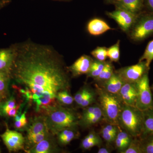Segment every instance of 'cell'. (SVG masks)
Wrapping results in <instances>:
<instances>
[{
    "mask_svg": "<svg viewBox=\"0 0 153 153\" xmlns=\"http://www.w3.org/2000/svg\"><path fill=\"white\" fill-rule=\"evenodd\" d=\"M118 95L123 104L136 106L137 98L136 82H125Z\"/></svg>",
    "mask_w": 153,
    "mask_h": 153,
    "instance_id": "7c38bea8",
    "label": "cell"
},
{
    "mask_svg": "<svg viewBox=\"0 0 153 153\" xmlns=\"http://www.w3.org/2000/svg\"><path fill=\"white\" fill-rule=\"evenodd\" d=\"M50 133H51L49 131H46L42 132L36 134L27 135V140L29 146H31L32 147H33L44 140Z\"/></svg>",
    "mask_w": 153,
    "mask_h": 153,
    "instance_id": "f546056e",
    "label": "cell"
},
{
    "mask_svg": "<svg viewBox=\"0 0 153 153\" xmlns=\"http://www.w3.org/2000/svg\"><path fill=\"white\" fill-rule=\"evenodd\" d=\"M111 29L106 22L99 19H92L87 25L88 31L92 36H100Z\"/></svg>",
    "mask_w": 153,
    "mask_h": 153,
    "instance_id": "2e32d148",
    "label": "cell"
},
{
    "mask_svg": "<svg viewBox=\"0 0 153 153\" xmlns=\"http://www.w3.org/2000/svg\"><path fill=\"white\" fill-rule=\"evenodd\" d=\"M83 108L80 116L79 126L85 128H89L105 121L103 111L98 102Z\"/></svg>",
    "mask_w": 153,
    "mask_h": 153,
    "instance_id": "52a82bcc",
    "label": "cell"
},
{
    "mask_svg": "<svg viewBox=\"0 0 153 153\" xmlns=\"http://www.w3.org/2000/svg\"><path fill=\"white\" fill-rule=\"evenodd\" d=\"M117 134V133H111L109 131L105 125L102 127L100 132L102 138L109 145L114 143Z\"/></svg>",
    "mask_w": 153,
    "mask_h": 153,
    "instance_id": "1f68e13d",
    "label": "cell"
},
{
    "mask_svg": "<svg viewBox=\"0 0 153 153\" xmlns=\"http://www.w3.org/2000/svg\"><path fill=\"white\" fill-rule=\"evenodd\" d=\"M46 131H49V130L47 127L45 116H41L35 118L29 126L27 130V135L36 134Z\"/></svg>",
    "mask_w": 153,
    "mask_h": 153,
    "instance_id": "ac0fdd59",
    "label": "cell"
},
{
    "mask_svg": "<svg viewBox=\"0 0 153 153\" xmlns=\"http://www.w3.org/2000/svg\"><path fill=\"white\" fill-rule=\"evenodd\" d=\"M120 44V41L118 40L115 44L107 49V56L111 62H117L119 60Z\"/></svg>",
    "mask_w": 153,
    "mask_h": 153,
    "instance_id": "83f0119b",
    "label": "cell"
},
{
    "mask_svg": "<svg viewBox=\"0 0 153 153\" xmlns=\"http://www.w3.org/2000/svg\"><path fill=\"white\" fill-rule=\"evenodd\" d=\"M114 72L112 64L110 62L107 61L101 73L94 79L97 83V84L100 85L110 79L114 74Z\"/></svg>",
    "mask_w": 153,
    "mask_h": 153,
    "instance_id": "7402d4cb",
    "label": "cell"
},
{
    "mask_svg": "<svg viewBox=\"0 0 153 153\" xmlns=\"http://www.w3.org/2000/svg\"><path fill=\"white\" fill-rule=\"evenodd\" d=\"M118 126L133 137H140L143 131V112L136 106L123 104Z\"/></svg>",
    "mask_w": 153,
    "mask_h": 153,
    "instance_id": "3957f363",
    "label": "cell"
},
{
    "mask_svg": "<svg viewBox=\"0 0 153 153\" xmlns=\"http://www.w3.org/2000/svg\"><path fill=\"white\" fill-rule=\"evenodd\" d=\"M146 4L149 8L153 11V0H146Z\"/></svg>",
    "mask_w": 153,
    "mask_h": 153,
    "instance_id": "ab89813d",
    "label": "cell"
},
{
    "mask_svg": "<svg viewBox=\"0 0 153 153\" xmlns=\"http://www.w3.org/2000/svg\"><path fill=\"white\" fill-rule=\"evenodd\" d=\"M16 44L11 79L20 86L16 87L20 93L36 106V111L45 114L60 105L57 100L59 92L70 90L67 67L51 46L30 40Z\"/></svg>",
    "mask_w": 153,
    "mask_h": 153,
    "instance_id": "6da1fadb",
    "label": "cell"
},
{
    "mask_svg": "<svg viewBox=\"0 0 153 153\" xmlns=\"http://www.w3.org/2000/svg\"><path fill=\"white\" fill-rule=\"evenodd\" d=\"M21 107V103H19L17 106L9 111L5 116L9 117H15L19 113V111Z\"/></svg>",
    "mask_w": 153,
    "mask_h": 153,
    "instance_id": "8d00e7d4",
    "label": "cell"
},
{
    "mask_svg": "<svg viewBox=\"0 0 153 153\" xmlns=\"http://www.w3.org/2000/svg\"><path fill=\"white\" fill-rule=\"evenodd\" d=\"M45 114L47 127L53 135L65 129L76 128L81 116L74 110L61 105L49 110Z\"/></svg>",
    "mask_w": 153,
    "mask_h": 153,
    "instance_id": "7a4b0ae2",
    "label": "cell"
},
{
    "mask_svg": "<svg viewBox=\"0 0 153 153\" xmlns=\"http://www.w3.org/2000/svg\"><path fill=\"white\" fill-rule=\"evenodd\" d=\"M107 15L115 21L124 32L131 30L139 16L126 10L117 8L115 11L108 12Z\"/></svg>",
    "mask_w": 153,
    "mask_h": 153,
    "instance_id": "9c48e42d",
    "label": "cell"
},
{
    "mask_svg": "<svg viewBox=\"0 0 153 153\" xmlns=\"http://www.w3.org/2000/svg\"><path fill=\"white\" fill-rule=\"evenodd\" d=\"M93 60L90 56L87 55H82L71 66L67 67V69L74 76L87 74L89 72Z\"/></svg>",
    "mask_w": 153,
    "mask_h": 153,
    "instance_id": "4fadbf2b",
    "label": "cell"
},
{
    "mask_svg": "<svg viewBox=\"0 0 153 153\" xmlns=\"http://www.w3.org/2000/svg\"><path fill=\"white\" fill-rule=\"evenodd\" d=\"M18 104H17L16 100L13 97H10L6 101L2 102L0 104V111L1 114L5 115L9 111L16 107Z\"/></svg>",
    "mask_w": 153,
    "mask_h": 153,
    "instance_id": "d6a6232c",
    "label": "cell"
},
{
    "mask_svg": "<svg viewBox=\"0 0 153 153\" xmlns=\"http://www.w3.org/2000/svg\"><path fill=\"white\" fill-rule=\"evenodd\" d=\"M118 8L123 9L133 13L138 14L141 10L143 0H116Z\"/></svg>",
    "mask_w": 153,
    "mask_h": 153,
    "instance_id": "d6986e66",
    "label": "cell"
},
{
    "mask_svg": "<svg viewBox=\"0 0 153 153\" xmlns=\"http://www.w3.org/2000/svg\"><path fill=\"white\" fill-rule=\"evenodd\" d=\"M143 112L144 114L143 131L141 137L153 134V107Z\"/></svg>",
    "mask_w": 153,
    "mask_h": 153,
    "instance_id": "44dd1931",
    "label": "cell"
},
{
    "mask_svg": "<svg viewBox=\"0 0 153 153\" xmlns=\"http://www.w3.org/2000/svg\"><path fill=\"white\" fill-rule=\"evenodd\" d=\"M16 44L0 49V71L10 73V70L16 54Z\"/></svg>",
    "mask_w": 153,
    "mask_h": 153,
    "instance_id": "8fae6325",
    "label": "cell"
},
{
    "mask_svg": "<svg viewBox=\"0 0 153 153\" xmlns=\"http://www.w3.org/2000/svg\"><path fill=\"white\" fill-rule=\"evenodd\" d=\"M52 134H49L44 140L27 151V152L50 153L57 152V145Z\"/></svg>",
    "mask_w": 153,
    "mask_h": 153,
    "instance_id": "5bb4252c",
    "label": "cell"
},
{
    "mask_svg": "<svg viewBox=\"0 0 153 153\" xmlns=\"http://www.w3.org/2000/svg\"><path fill=\"white\" fill-rule=\"evenodd\" d=\"M4 100V99L3 98V97L0 94V104L2 102V101Z\"/></svg>",
    "mask_w": 153,
    "mask_h": 153,
    "instance_id": "60d3db41",
    "label": "cell"
},
{
    "mask_svg": "<svg viewBox=\"0 0 153 153\" xmlns=\"http://www.w3.org/2000/svg\"><path fill=\"white\" fill-rule=\"evenodd\" d=\"M124 83L120 76L114 72L110 79L102 84L98 85L107 92L118 95Z\"/></svg>",
    "mask_w": 153,
    "mask_h": 153,
    "instance_id": "9a60e30c",
    "label": "cell"
},
{
    "mask_svg": "<svg viewBox=\"0 0 153 153\" xmlns=\"http://www.w3.org/2000/svg\"><path fill=\"white\" fill-rule=\"evenodd\" d=\"M91 54L96 60L105 61L107 58V48L105 47H97L91 52Z\"/></svg>",
    "mask_w": 153,
    "mask_h": 153,
    "instance_id": "836d02e7",
    "label": "cell"
},
{
    "mask_svg": "<svg viewBox=\"0 0 153 153\" xmlns=\"http://www.w3.org/2000/svg\"><path fill=\"white\" fill-rule=\"evenodd\" d=\"M95 86L97 102L103 111L105 121L118 126L119 116L123 103L118 95L107 92L97 84Z\"/></svg>",
    "mask_w": 153,
    "mask_h": 153,
    "instance_id": "277c9868",
    "label": "cell"
},
{
    "mask_svg": "<svg viewBox=\"0 0 153 153\" xmlns=\"http://www.w3.org/2000/svg\"><path fill=\"white\" fill-rule=\"evenodd\" d=\"M26 111L22 114V116L18 120H15L14 126L17 129H22L27 127L28 121L26 116Z\"/></svg>",
    "mask_w": 153,
    "mask_h": 153,
    "instance_id": "e575fe53",
    "label": "cell"
},
{
    "mask_svg": "<svg viewBox=\"0 0 153 153\" xmlns=\"http://www.w3.org/2000/svg\"><path fill=\"white\" fill-rule=\"evenodd\" d=\"M88 87V86H86V85L83 86L75 94V95L74 97V101L78 105H80L82 99L87 91Z\"/></svg>",
    "mask_w": 153,
    "mask_h": 153,
    "instance_id": "d590c367",
    "label": "cell"
},
{
    "mask_svg": "<svg viewBox=\"0 0 153 153\" xmlns=\"http://www.w3.org/2000/svg\"><path fill=\"white\" fill-rule=\"evenodd\" d=\"M149 69L144 61H139L136 64L123 67L115 72L125 82H135L147 73Z\"/></svg>",
    "mask_w": 153,
    "mask_h": 153,
    "instance_id": "ba28073f",
    "label": "cell"
},
{
    "mask_svg": "<svg viewBox=\"0 0 153 153\" xmlns=\"http://www.w3.org/2000/svg\"><path fill=\"white\" fill-rule=\"evenodd\" d=\"M143 153H153V134L140 137Z\"/></svg>",
    "mask_w": 153,
    "mask_h": 153,
    "instance_id": "484cf974",
    "label": "cell"
},
{
    "mask_svg": "<svg viewBox=\"0 0 153 153\" xmlns=\"http://www.w3.org/2000/svg\"><path fill=\"white\" fill-rule=\"evenodd\" d=\"M96 102H97V93L96 91L88 86L85 95L79 106L84 108Z\"/></svg>",
    "mask_w": 153,
    "mask_h": 153,
    "instance_id": "cb8c5ba5",
    "label": "cell"
},
{
    "mask_svg": "<svg viewBox=\"0 0 153 153\" xmlns=\"http://www.w3.org/2000/svg\"><path fill=\"white\" fill-rule=\"evenodd\" d=\"M11 1V0H0V10L9 4Z\"/></svg>",
    "mask_w": 153,
    "mask_h": 153,
    "instance_id": "f35d334b",
    "label": "cell"
},
{
    "mask_svg": "<svg viewBox=\"0 0 153 153\" xmlns=\"http://www.w3.org/2000/svg\"><path fill=\"white\" fill-rule=\"evenodd\" d=\"M102 143V140L98 134L91 131L81 142V149L84 150L90 149L94 146L100 147Z\"/></svg>",
    "mask_w": 153,
    "mask_h": 153,
    "instance_id": "e0dca14e",
    "label": "cell"
},
{
    "mask_svg": "<svg viewBox=\"0 0 153 153\" xmlns=\"http://www.w3.org/2000/svg\"><path fill=\"white\" fill-rule=\"evenodd\" d=\"M1 114V111H0V115Z\"/></svg>",
    "mask_w": 153,
    "mask_h": 153,
    "instance_id": "7bdbcfd3",
    "label": "cell"
},
{
    "mask_svg": "<svg viewBox=\"0 0 153 153\" xmlns=\"http://www.w3.org/2000/svg\"><path fill=\"white\" fill-rule=\"evenodd\" d=\"M57 100L61 105H71L73 103L74 98L70 94L69 91L64 90L60 91L57 95Z\"/></svg>",
    "mask_w": 153,
    "mask_h": 153,
    "instance_id": "4316f807",
    "label": "cell"
},
{
    "mask_svg": "<svg viewBox=\"0 0 153 153\" xmlns=\"http://www.w3.org/2000/svg\"><path fill=\"white\" fill-rule=\"evenodd\" d=\"M0 152H1V151H0Z\"/></svg>",
    "mask_w": 153,
    "mask_h": 153,
    "instance_id": "ee69618b",
    "label": "cell"
},
{
    "mask_svg": "<svg viewBox=\"0 0 153 153\" xmlns=\"http://www.w3.org/2000/svg\"><path fill=\"white\" fill-rule=\"evenodd\" d=\"M152 90H153V85H152Z\"/></svg>",
    "mask_w": 153,
    "mask_h": 153,
    "instance_id": "b9f144b4",
    "label": "cell"
},
{
    "mask_svg": "<svg viewBox=\"0 0 153 153\" xmlns=\"http://www.w3.org/2000/svg\"><path fill=\"white\" fill-rule=\"evenodd\" d=\"M11 79L10 72L0 71V94L4 99H6L8 96V87Z\"/></svg>",
    "mask_w": 153,
    "mask_h": 153,
    "instance_id": "603a6c76",
    "label": "cell"
},
{
    "mask_svg": "<svg viewBox=\"0 0 153 153\" xmlns=\"http://www.w3.org/2000/svg\"><path fill=\"white\" fill-rule=\"evenodd\" d=\"M57 134L58 142L65 146L78 137L79 133L76 131V128H67L61 131Z\"/></svg>",
    "mask_w": 153,
    "mask_h": 153,
    "instance_id": "ffe728a7",
    "label": "cell"
},
{
    "mask_svg": "<svg viewBox=\"0 0 153 153\" xmlns=\"http://www.w3.org/2000/svg\"><path fill=\"white\" fill-rule=\"evenodd\" d=\"M153 60V40L148 43L144 54L140 58L139 61H144L146 66L150 68V65Z\"/></svg>",
    "mask_w": 153,
    "mask_h": 153,
    "instance_id": "f1b7e54d",
    "label": "cell"
},
{
    "mask_svg": "<svg viewBox=\"0 0 153 153\" xmlns=\"http://www.w3.org/2000/svg\"><path fill=\"white\" fill-rule=\"evenodd\" d=\"M153 34V14L138 17L131 30L130 36L135 41L144 40Z\"/></svg>",
    "mask_w": 153,
    "mask_h": 153,
    "instance_id": "8992f818",
    "label": "cell"
},
{
    "mask_svg": "<svg viewBox=\"0 0 153 153\" xmlns=\"http://www.w3.org/2000/svg\"><path fill=\"white\" fill-rule=\"evenodd\" d=\"M106 61H101L96 60H94L89 72L87 74L88 77L95 79L101 73L105 66Z\"/></svg>",
    "mask_w": 153,
    "mask_h": 153,
    "instance_id": "d4e9b609",
    "label": "cell"
},
{
    "mask_svg": "<svg viewBox=\"0 0 153 153\" xmlns=\"http://www.w3.org/2000/svg\"><path fill=\"white\" fill-rule=\"evenodd\" d=\"M111 149L109 146L102 147L99 149L97 153H110L111 152Z\"/></svg>",
    "mask_w": 153,
    "mask_h": 153,
    "instance_id": "74e56055",
    "label": "cell"
},
{
    "mask_svg": "<svg viewBox=\"0 0 153 153\" xmlns=\"http://www.w3.org/2000/svg\"><path fill=\"white\" fill-rule=\"evenodd\" d=\"M0 136L10 152L24 149L25 138L19 132L7 128L5 131Z\"/></svg>",
    "mask_w": 153,
    "mask_h": 153,
    "instance_id": "30bf717a",
    "label": "cell"
},
{
    "mask_svg": "<svg viewBox=\"0 0 153 153\" xmlns=\"http://www.w3.org/2000/svg\"><path fill=\"white\" fill-rule=\"evenodd\" d=\"M123 153H143L140 137H133L128 147Z\"/></svg>",
    "mask_w": 153,
    "mask_h": 153,
    "instance_id": "4dcf8cb0",
    "label": "cell"
},
{
    "mask_svg": "<svg viewBox=\"0 0 153 153\" xmlns=\"http://www.w3.org/2000/svg\"><path fill=\"white\" fill-rule=\"evenodd\" d=\"M137 98L136 107L143 111L153 107V100L149 85L148 72L136 82Z\"/></svg>",
    "mask_w": 153,
    "mask_h": 153,
    "instance_id": "5b68a950",
    "label": "cell"
}]
</instances>
